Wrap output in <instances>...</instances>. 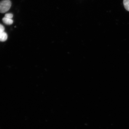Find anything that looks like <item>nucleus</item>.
Returning <instances> with one entry per match:
<instances>
[{
  "label": "nucleus",
  "mask_w": 129,
  "mask_h": 129,
  "mask_svg": "<svg viewBox=\"0 0 129 129\" xmlns=\"http://www.w3.org/2000/svg\"><path fill=\"white\" fill-rule=\"evenodd\" d=\"M123 4L125 9L129 12V0H123Z\"/></svg>",
  "instance_id": "4"
},
{
  "label": "nucleus",
  "mask_w": 129,
  "mask_h": 129,
  "mask_svg": "<svg viewBox=\"0 0 129 129\" xmlns=\"http://www.w3.org/2000/svg\"><path fill=\"white\" fill-rule=\"evenodd\" d=\"M4 30L5 28L4 26L2 24H1V25H0V33L4 32Z\"/></svg>",
  "instance_id": "6"
},
{
  "label": "nucleus",
  "mask_w": 129,
  "mask_h": 129,
  "mask_svg": "<svg viewBox=\"0 0 129 129\" xmlns=\"http://www.w3.org/2000/svg\"><path fill=\"white\" fill-rule=\"evenodd\" d=\"M8 35L4 31L0 33V39L2 42L6 41L7 40Z\"/></svg>",
  "instance_id": "3"
},
{
  "label": "nucleus",
  "mask_w": 129,
  "mask_h": 129,
  "mask_svg": "<svg viewBox=\"0 0 129 129\" xmlns=\"http://www.w3.org/2000/svg\"><path fill=\"white\" fill-rule=\"evenodd\" d=\"M5 17L8 18L12 19L13 17V15L11 13H8L6 14Z\"/></svg>",
  "instance_id": "5"
},
{
  "label": "nucleus",
  "mask_w": 129,
  "mask_h": 129,
  "mask_svg": "<svg viewBox=\"0 0 129 129\" xmlns=\"http://www.w3.org/2000/svg\"><path fill=\"white\" fill-rule=\"evenodd\" d=\"M2 20L4 23L8 25H12L13 22V21L12 19L8 18L5 17Z\"/></svg>",
  "instance_id": "2"
},
{
  "label": "nucleus",
  "mask_w": 129,
  "mask_h": 129,
  "mask_svg": "<svg viewBox=\"0 0 129 129\" xmlns=\"http://www.w3.org/2000/svg\"><path fill=\"white\" fill-rule=\"evenodd\" d=\"M12 5L10 0H4L0 4V12L2 13H4L9 10Z\"/></svg>",
  "instance_id": "1"
}]
</instances>
